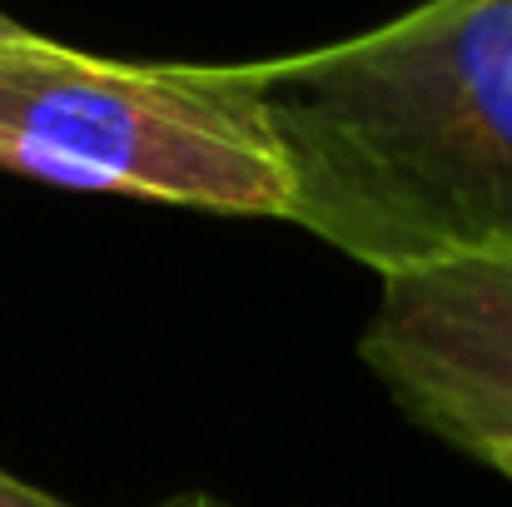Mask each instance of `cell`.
<instances>
[{
	"label": "cell",
	"instance_id": "obj_3",
	"mask_svg": "<svg viewBox=\"0 0 512 507\" xmlns=\"http://www.w3.org/2000/svg\"><path fill=\"white\" fill-rule=\"evenodd\" d=\"M358 353L418 428L488 463L512 443V244L383 274Z\"/></svg>",
	"mask_w": 512,
	"mask_h": 507
},
{
	"label": "cell",
	"instance_id": "obj_5",
	"mask_svg": "<svg viewBox=\"0 0 512 507\" xmlns=\"http://www.w3.org/2000/svg\"><path fill=\"white\" fill-rule=\"evenodd\" d=\"M488 468H498V473H503V478L512 483V443H508V448H498V453L488 458Z\"/></svg>",
	"mask_w": 512,
	"mask_h": 507
},
{
	"label": "cell",
	"instance_id": "obj_4",
	"mask_svg": "<svg viewBox=\"0 0 512 507\" xmlns=\"http://www.w3.org/2000/svg\"><path fill=\"white\" fill-rule=\"evenodd\" d=\"M0 507H70V503H60V498H50V493H40V488H30V483H20L15 473L0 468Z\"/></svg>",
	"mask_w": 512,
	"mask_h": 507
},
{
	"label": "cell",
	"instance_id": "obj_7",
	"mask_svg": "<svg viewBox=\"0 0 512 507\" xmlns=\"http://www.w3.org/2000/svg\"><path fill=\"white\" fill-rule=\"evenodd\" d=\"M15 35H25V25H20V20H10V15L0 10V40H15Z\"/></svg>",
	"mask_w": 512,
	"mask_h": 507
},
{
	"label": "cell",
	"instance_id": "obj_1",
	"mask_svg": "<svg viewBox=\"0 0 512 507\" xmlns=\"http://www.w3.org/2000/svg\"><path fill=\"white\" fill-rule=\"evenodd\" d=\"M244 80L289 219L348 259L398 274L512 244V0H423Z\"/></svg>",
	"mask_w": 512,
	"mask_h": 507
},
{
	"label": "cell",
	"instance_id": "obj_6",
	"mask_svg": "<svg viewBox=\"0 0 512 507\" xmlns=\"http://www.w3.org/2000/svg\"><path fill=\"white\" fill-rule=\"evenodd\" d=\"M160 507H224V503H214V498H204V493H184V498H174V503H160Z\"/></svg>",
	"mask_w": 512,
	"mask_h": 507
},
{
	"label": "cell",
	"instance_id": "obj_2",
	"mask_svg": "<svg viewBox=\"0 0 512 507\" xmlns=\"http://www.w3.org/2000/svg\"><path fill=\"white\" fill-rule=\"evenodd\" d=\"M0 169L85 189L289 219V174L244 65H135L0 40Z\"/></svg>",
	"mask_w": 512,
	"mask_h": 507
}]
</instances>
